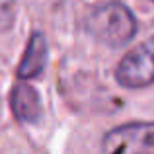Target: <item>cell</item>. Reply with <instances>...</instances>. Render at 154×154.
<instances>
[{
    "instance_id": "obj_1",
    "label": "cell",
    "mask_w": 154,
    "mask_h": 154,
    "mask_svg": "<svg viewBox=\"0 0 154 154\" xmlns=\"http://www.w3.org/2000/svg\"><path fill=\"white\" fill-rule=\"evenodd\" d=\"M137 18L125 4L105 2L92 8L86 18V29L98 41L109 47H121L137 33Z\"/></svg>"
},
{
    "instance_id": "obj_2",
    "label": "cell",
    "mask_w": 154,
    "mask_h": 154,
    "mask_svg": "<svg viewBox=\"0 0 154 154\" xmlns=\"http://www.w3.org/2000/svg\"><path fill=\"white\" fill-rule=\"evenodd\" d=\"M115 76L117 82L129 90L154 84V37L129 51L117 66Z\"/></svg>"
},
{
    "instance_id": "obj_3",
    "label": "cell",
    "mask_w": 154,
    "mask_h": 154,
    "mask_svg": "<svg viewBox=\"0 0 154 154\" xmlns=\"http://www.w3.org/2000/svg\"><path fill=\"white\" fill-rule=\"evenodd\" d=\"M109 154H154V123H129L109 131L102 140Z\"/></svg>"
},
{
    "instance_id": "obj_4",
    "label": "cell",
    "mask_w": 154,
    "mask_h": 154,
    "mask_svg": "<svg viewBox=\"0 0 154 154\" xmlns=\"http://www.w3.org/2000/svg\"><path fill=\"white\" fill-rule=\"evenodd\" d=\"M47 55H49V47H47V39L41 31H33L27 41L26 53L22 57V63L18 66V76L22 80H31L37 78L47 64Z\"/></svg>"
},
{
    "instance_id": "obj_5",
    "label": "cell",
    "mask_w": 154,
    "mask_h": 154,
    "mask_svg": "<svg viewBox=\"0 0 154 154\" xmlns=\"http://www.w3.org/2000/svg\"><path fill=\"white\" fill-rule=\"evenodd\" d=\"M12 111L22 123H37L41 117V98L29 84H18L12 90Z\"/></svg>"
},
{
    "instance_id": "obj_6",
    "label": "cell",
    "mask_w": 154,
    "mask_h": 154,
    "mask_svg": "<svg viewBox=\"0 0 154 154\" xmlns=\"http://www.w3.org/2000/svg\"><path fill=\"white\" fill-rule=\"evenodd\" d=\"M150 2H154V0H150Z\"/></svg>"
}]
</instances>
